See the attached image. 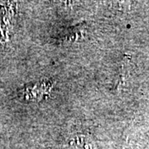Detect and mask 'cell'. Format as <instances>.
I'll return each instance as SVG.
<instances>
[{
  "label": "cell",
  "instance_id": "1",
  "mask_svg": "<svg viewBox=\"0 0 149 149\" xmlns=\"http://www.w3.org/2000/svg\"><path fill=\"white\" fill-rule=\"evenodd\" d=\"M52 88V82H40L39 84L26 86L23 91V95L27 100H40L42 97L49 94Z\"/></svg>",
  "mask_w": 149,
  "mask_h": 149
}]
</instances>
